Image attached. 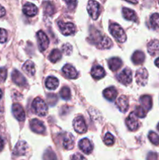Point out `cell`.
<instances>
[{
	"label": "cell",
	"mask_w": 159,
	"mask_h": 160,
	"mask_svg": "<svg viewBox=\"0 0 159 160\" xmlns=\"http://www.w3.org/2000/svg\"><path fill=\"white\" fill-rule=\"evenodd\" d=\"M109 31L111 34L115 38V40L119 43H123L126 40V34L124 30L121 28L118 24L116 23H112L109 26Z\"/></svg>",
	"instance_id": "cell-1"
},
{
	"label": "cell",
	"mask_w": 159,
	"mask_h": 160,
	"mask_svg": "<svg viewBox=\"0 0 159 160\" xmlns=\"http://www.w3.org/2000/svg\"><path fill=\"white\" fill-rule=\"evenodd\" d=\"M32 107L34 112L40 117H45L48 113V106L46 103L41 98H36L32 103Z\"/></svg>",
	"instance_id": "cell-2"
},
{
	"label": "cell",
	"mask_w": 159,
	"mask_h": 160,
	"mask_svg": "<svg viewBox=\"0 0 159 160\" xmlns=\"http://www.w3.org/2000/svg\"><path fill=\"white\" fill-rule=\"evenodd\" d=\"M87 12L93 20H97L100 15V5L96 1H89Z\"/></svg>",
	"instance_id": "cell-3"
},
{
	"label": "cell",
	"mask_w": 159,
	"mask_h": 160,
	"mask_svg": "<svg viewBox=\"0 0 159 160\" xmlns=\"http://www.w3.org/2000/svg\"><path fill=\"white\" fill-rule=\"evenodd\" d=\"M58 25H59L61 33L63 35H71V34H74L76 31V28H75L74 24L72 23H64L62 20H59L58 22Z\"/></svg>",
	"instance_id": "cell-4"
},
{
	"label": "cell",
	"mask_w": 159,
	"mask_h": 160,
	"mask_svg": "<svg viewBox=\"0 0 159 160\" xmlns=\"http://www.w3.org/2000/svg\"><path fill=\"white\" fill-rule=\"evenodd\" d=\"M136 81L137 84L140 86H144L147 83L148 73L145 68H140L136 73Z\"/></svg>",
	"instance_id": "cell-5"
},
{
	"label": "cell",
	"mask_w": 159,
	"mask_h": 160,
	"mask_svg": "<svg viewBox=\"0 0 159 160\" xmlns=\"http://www.w3.org/2000/svg\"><path fill=\"white\" fill-rule=\"evenodd\" d=\"M37 43H38L39 49L41 51H45L48 48V45H49V40L45 32L40 31L37 33Z\"/></svg>",
	"instance_id": "cell-6"
},
{
	"label": "cell",
	"mask_w": 159,
	"mask_h": 160,
	"mask_svg": "<svg viewBox=\"0 0 159 160\" xmlns=\"http://www.w3.org/2000/svg\"><path fill=\"white\" fill-rule=\"evenodd\" d=\"M126 125H127L128 128H129L130 131H135L140 128V123L139 122V120H137V117L135 115L133 112H131L129 114V116L128 117V118L126 119Z\"/></svg>",
	"instance_id": "cell-7"
},
{
	"label": "cell",
	"mask_w": 159,
	"mask_h": 160,
	"mask_svg": "<svg viewBox=\"0 0 159 160\" xmlns=\"http://www.w3.org/2000/svg\"><path fill=\"white\" fill-rule=\"evenodd\" d=\"M73 128L79 134H84L87 131V125L83 117H78L73 121Z\"/></svg>",
	"instance_id": "cell-8"
},
{
	"label": "cell",
	"mask_w": 159,
	"mask_h": 160,
	"mask_svg": "<svg viewBox=\"0 0 159 160\" xmlns=\"http://www.w3.org/2000/svg\"><path fill=\"white\" fill-rule=\"evenodd\" d=\"M132 71L128 68L124 69L118 76V81L124 85H128L129 84H130L132 81Z\"/></svg>",
	"instance_id": "cell-9"
},
{
	"label": "cell",
	"mask_w": 159,
	"mask_h": 160,
	"mask_svg": "<svg viewBox=\"0 0 159 160\" xmlns=\"http://www.w3.org/2000/svg\"><path fill=\"white\" fill-rule=\"evenodd\" d=\"M30 126L31 129L37 134H42L45 131V127L44 123L37 119L31 120V121L30 122Z\"/></svg>",
	"instance_id": "cell-10"
},
{
	"label": "cell",
	"mask_w": 159,
	"mask_h": 160,
	"mask_svg": "<svg viewBox=\"0 0 159 160\" xmlns=\"http://www.w3.org/2000/svg\"><path fill=\"white\" fill-rule=\"evenodd\" d=\"M12 113H13V116L15 117V118L17 119L19 121H23V120H24L25 119L24 110H23V107H22L20 104L16 103V104L12 105Z\"/></svg>",
	"instance_id": "cell-11"
},
{
	"label": "cell",
	"mask_w": 159,
	"mask_h": 160,
	"mask_svg": "<svg viewBox=\"0 0 159 160\" xmlns=\"http://www.w3.org/2000/svg\"><path fill=\"white\" fill-rule=\"evenodd\" d=\"M12 80L15 84H17L19 86H21V87H23L26 84V81L24 77L22 75V73L20 71L17 70H14L12 71Z\"/></svg>",
	"instance_id": "cell-12"
},
{
	"label": "cell",
	"mask_w": 159,
	"mask_h": 160,
	"mask_svg": "<svg viewBox=\"0 0 159 160\" xmlns=\"http://www.w3.org/2000/svg\"><path fill=\"white\" fill-rule=\"evenodd\" d=\"M62 72L70 79H76L78 77V72L70 64H66V65L64 66L63 68H62Z\"/></svg>",
	"instance_id": "cell-13"
},
{
	"label": "cell",
	"mask_w": 159,
	"mask_h": 160,
	"mask_svg": "<svg viewBox=\"0 0 159 160\" xmlns=\"http://www.w3.org/2000/svg\"><path fill=\"white\" fill-rule=\"evenodd\" d=\"M79 147L82 152H84L86 154H90L93 150V145L90 140L87 138H84L80 141Z\"/></svg>",
	"instance_id": "cell-14"
},
{
	"label": "cell",
	"mask_w": 159,
	"mask_h": 160,
	"mask_svg": "<svg viewBox=\"0 0 159 160\" xmlns=\"http://www.w3.org/2000/svg\"><path fill=\"white\" fill-rule=\"evenodd\" d=\"M26 150H27V145L23 141H20L16 145L13 150V154L16 156H23L26 154Z\"/></svg>",
	"instance_id": "cell-15"
},
{
	"label": "cell",
	"mask_w": 159,
	"mask_h": 160,
	"mask_svg": "<svg viewBox=\"0 0 159 160\" xmlns=\"http://www.w3.org/2000/svg\"><path fill=\"white\" fill-rule=\"evenodd\" d=\"M116 105L118 106V109L122 112H126L129 109V101H128L127 97L125 95H122L117 99Z\"/></svg>",
	"instance_id": "cell-16"
},
{
	"label": "cell",
	"mask_w": 159,
	"mask_h": 160,
	"mask_svg": "<svg viewBox=\"0 0 159 160\" xmlns=\"http://www.w3.org/2000/svg\"><path fill=\"white\" fill-rule=\"evenodd\" d=\"M23 11L25 15L28 16V17H34V16H35L37 14V8L33 3L27 2L23 6Z\"/></svg>",
	"instance_id": "cell-17"
},
{
	"label": "cell",
	"mask_w": 159,
	"mask_h": 160,
	"mask_svg": "<svg viewBox=\"0 0 159 160\" xmlns=\"http://www.w3.org/2000/svg\"><path fill=\"white\" fill-rule=\"evenodd\" d=\"M147 51L152 56L159 54V42L157 40H153L149 42L147 45Z\"/></svg>",
	"instance_id": "cell-18"
},
{
	"label": "cell",
	"mask_w": 159,
	"mask_h": 160,
	"mask_svg": "<svg viewBox=\"0 0 159 160\" xmlns=\"http://www.w3.org/2000/svg\"><path fill=\"white\" fill-rule=\"evenodd\" d=\"M103 95L104 97L108 101H114V100L116 99L117 98V91L115 88L110 87L108 88L104 89V91L103 92Z\"/></svg>",
	"instance_id": "cell-19"
},
{
	"label": "cell",
	"mask_w": 159,
	"mask_h": 160,
	"mask_svg": "<svg viewBox=\"0 0 159 160\" xmlns=\"http://www.w3.org/2000/svg\"><path fill=\"white\" fill-rule=\"evenodd\" d=\"M63 147L67 150H71L74 147V138L70 133H67L62 142Z\"/></svg>",
	"instance_id": "cell-20"
},
{
	"label": "cell",
	"mask_w": 159,
	"mask_h": 160,
	"mask_svg": "<svg viewBox=\"0 0 159 160\" xmlns=\"http://www.w3.org/2000/svg\"><path fill=\"white\" fill-rule=\"evenodd\" d=\"M91 74L94 79L99 80L104 78V74H105V71H104L103 67H101V66H95V67L92 68Z\"/></svg>",
	"instance_id": "cell-21"
},
{
	"label": "cell",
	"mask_w": 159,
	"mask_h": 160,
	"mask_svg": "<svg viewBox=\"0 0 159 160\" xmlns=\"http://www.w3.org/2000/svg\"><path fill=\"white\" fill-rule=\"evenodd\" d=\"M123 15L125 19L128 20H131V21L136 22L137 20V17L136 15L135 12L132 9H129V8H123Z\"/></svg>",
	"instance_id": "cell-22"
},
{
	"label": "cell",
	"mask_w": 159,
	"mask_h": 160,
	"mask_svg": "<svg viewBox=\"0 0 159 160\" xmlns=\"http://www.w3.org/2000/svg\"><path fill=\"white\" fill-rule=\"evenodd\" d=\"M122 65H123V62L119 58L114 57L108 61V67L112 71L118 70L122 67Z\"/></svg>",
	"instance_id": "cell-23"
},
{
	"label": "cell",
	"mask_w": 159,
	"mask_h": 160,
	"mask_svg": "<svg viewBox=\"0 0 159 160\" xmlns=\"http://www.w3.org/2000/svg\"><path fill=\"white\" fill-rule=\"evenodd\" d=\"M59 84V80L52 76L48 77L46 79V81H45V85H46L47 88L50 89V90H54V89L57 88Z\"/></svg>",
	"instance_id": "cell-24"
},
{
	"label": "cell",
	"mask_w": 159,
	"mask_h": 160,
	"mask_svg": "<svg viewBox=\"0 0 159 160\" xmlns=\"http://www.w3.org/2000/svg\"><path fill=\"white\" fill-rule=\"evenodd\" d=\"M140 103L145 110H150L152 107V98L150 95H143L140 98Z\"/></svg>",
	"instance_id": "cell-25"
},
{
	"label": "cell",
	"mask_w": 159,
	"mask_h": 160,
	"mask_svg": "<svg viewBox=\"0 0 159 160\" xmlns=\"http://www.w3.org/2000/svg\"><path fill=\"white\" fill-rule=\"evenodd\" d=\"M145 59L144 53L141 51H136L132 56V61L136 65L143 63Z\"/></svg>",
	"instance_id": "cell-26"
},
{
	"label": "cell",
	"mask_w": 159,
	"mask_h": 160,
	"mask_svg": "<svg viewBox=\"0 0 159 160\" xmlns=\"http://www.w3.org/2000/svg\"><path fill=\"white\" fill-rule=\"evenodd\" d=\"M23 68L25 73L27 75H29V76H33L35 73V67H34V62H31V61H26L24 63V65H23Z\"/></svg>",
	"instance_id": "cell-27"
},
{
	"label": "cell",
	"mask_w": 159,
	"mask_h": 160,
	"mask_svg": "<svg viewBox=\"0 0 159 160\" xmlns=\"http://www.w3.org/2000/svg\"><path fill=\"white\" fill-rule=\"evenodd\" d=\"M98 48H102V49H107V48H109L111 46H112V41L110 40L109 38H108L107 36H104V37L101 38V40L98 42Z\"/></svg>",
	"instance_id": "cell-28"
},
{
	"label": "cell",
	"mask_w": 159,
	"mask_h": 160,
	"mask_svg": "<svg viewBox=\"0 0 159 160\" xmlns=\"http://www.w3.org/2000/svg\"><path fill=\"white\" fill-rule=\"evenodd\" d=\"M62 57V53L60 50L53 49L49 55V60L52 62H56Z\"/></svg>",
	"instance_id": "cell-29"
},
{
	"label": "cell",
	"mask_w": 159,
	"mask_h": 160,
	"mask_svg": "<svg viewBox=\"0 0 159 160\" xmlns=\"http://www.w3.org/2000/svg\"><path fill=\"white\" fill-rule=\"evenodd\" d=\"M60 96L62 99L64 100H69L71 97V92L69 88L64 87L61 89L60 91Z\"/></svg>",
	"instance_id": "cell-30"
},
{
	"label": "cell",
	"mask_w": 159,
	"mask_h": 160,
	"mask_svg": "<svg viewBox=\"0 0 159 160\" xmlns=\"http://www.w3.org/2000/svg\"><path fill=\"white\" fill-rule=\"evenodd\" d=\"M148 138L154 145H159V136L155 132H153V131L150 132L148 134Z\"/></svg>",
	"instance_id": "cell-31"
},
{
	"label": "cell",
	"mask_w": 159,
	"mask_h": 160,
	"mask_svg": "<svg viewBox=\"0 0 159 160\" xmlns=\"http://www.w3.org/2000/svg\"><path fill=\"white\" fill-rule=\"evenodd\" d=\"M151 23L154 28H159V14L154 13L151 17Z\"/></svg>",
	"instance_id": "cell-32"
},
{
	"label": "cell",
	"mask_w": 159,
	"mask_h": 160,
	"mask_svg": "<svg viewBox=\"0 0 159 160\" xmlns=\"http://www.w3.org/2000/svg\"><path fill=\"white\" fill-rule=\"evenodd\" d=\"M135 113V115L137 116V117H140V118H144L146 117V110L143 109L142 106H137L136 107L135 112H133Z\"/></svg>",
	"instance_id": "cell-33"
},
{
	"label": "cell",
	"mask_w": 159,
	"mask_h": 160,
	"mask_svg": "<svg viewBox=\"0 0 159 160\" xmlns=\"http://www.w3.org/2000/svg\"><path fill=\"white\" fill-rule=\"evenodd\" d=\"M104 142L105 143V145H112L115 142V138H114L113 135L111 134L110 133H107L104 136Z\"/></svg>",
	"instance_id": "cell-34"
},
{
	"label": "cell",
	"mask_w": 159,
	"mask_h": 160,
	"mask_svg": "<svg viewBox=\"0 0 159 160\" xmlns=\"http://www.w3.org/2000/svg\"><path fill=\"white\" fill-rule=\"evenodd\" d=\"M56 157L55 153L51 149L47 150L44 154V160H55Z\"/></svg>",
	"instance_id": "cell-35"
},
{
	"label": "cell",
	"mask_w": 159,
	"mask_h": 160,
	"mask_svg": "<svg viewBox=\"0 0 159 160\" xmlns=\"http://www.w3.org/2000/svg\"><path fill=\"white\" fill-rule=\"evenodd\" d=\"M7 40V32L5 29L0 28V43H5Z\"/></svg>",
	"instance_id": "cell-36"
},
{
	"label": "cell",
	"mask_w": 159,
	"mask_h": 160,
	"mask_svg": "<svg viewBox=\"0 0 159 160\" xmlns=\"http://www.w3.org/2000/svg\"><path fill=\"white\" fill-rule=\"evenodd\" d=\"M72 49H73V48H72V46L69 43L65 44V45H62V50L65 55H68V56H70V55L72 53Z\"/></svg>",
	"instance_id": "cell-37"
},
{
	"label": "cell",
	"mask_w": 159,
	"mask_h": 160,
	"mask_svg": "<svg viewBox=\"0 0 159 160\" xmlns=\"http://www.w3.org/2000/svg\"><path fill=\"white\" fill-rule=\"evenodd\" d=\"M45 11L48 15H51L54 12V7L50 2H47V6H45Z\"/></svg>",
	"instance_id": "cell-38"
},
{
	"label": "cell",
	"mask_w": 159,
	"mask_h": 160,
	"mask_svg": "<svg viewBox=\"0 0 159 160\" xmlns=\"http://www.w3.org/2000/svg\"><path fill=\"white\" fill-rule=\"evenodd\" d=\"M7 75V70L5 67H1L0 68V81H4L6 78Z\"/></svg>",
	"instance_id": "cell-39"
},
{
	"label": "cell",
	"mask_w": 159,
	"mask_h": 160,
	"mask_svg": "<svg viewBox=\"0 0 159 160\" xmlns=\"http://www.w3.org/2000/svg\"><path fill=\"white\" fill-rule=\"evenodd\" d=\"M147 160H157V155L154 152H151L148 154Z\"/></svg>",
	"instance_id": "cell-40"
},
{
	"label": "cell",
	"mask_w": 159,
	"mask_h": 160,
	"mask_svg": "<svg viewBox=\"0 0 159 160\" xmlns=\"http://www.w3.org/2000/svg\"><path fill=\"white\" fill-rule=\"evenodd\" d=\"M72 160H86V159L81 154H75L72 158Z\"/></svg>",
	"instance_id": "cell-41"
},
{
	"label": "cell",
	"mask_w": 159,
	"mask_h": 160,
	"mask_svg": "<svg viewBox=\"0 0 159 160\" xmlns=\"http://www.w3.org/2000/svg\"><path fill=\"white\" fill-rule=\"evenodd\" d=\"M5 14H6V9H4L3 6H2L1 5H0V17H3Z\"/></svg>",
	"instance_id": "cell-42"
},
{
	"label": "cell",
	"mask_w": 159,
	"mask_h": 160,
	"mask_svg": "<svg viewBox=\"0 0 159 160\" xmlns=\"http://www.w3.org/2000/svg\"><path fill=\"white\" fill-rule=\"evenodd\" d=\"M3 148H4V141L0 137V152L3 149Z\"/></svg>",
	"instance_id": "cell-43"
},
{
	"label": "cell",
	"mask_w": 159,
	"mask_h": 160,
	"mask_svg": "<svg viewBox=\"0 0 159 160\" xmlns=\"http://www.w3.org/2000/svg\"><path fill=\"white\" fill-rule=\"evenodd\" d=\"M155 65L159 68V58H157V59L155 60Z\"/></svg>",
	"instance_id": "cell-44"
},
{
	"label": "cell",
	"mask_w": 159,
	"mask_h": 160,
	"mask_svg": "<svg viewBox=\"0 0 159 160\" xmlns=\"http://www.w3.org/2000/svg\"><path fill=\"white\" fill-rule=\"evenodd\" d=\"M2 91H1V89H0V99H1V98H2Z\"/></svg>",
	"instance_id": "cell-45"
},
{
	"label": "cell",
	"mask_w": 159,
	"mask_h": 160,
	"mask_svg": "<svg viewBox=\"0 0 159 160\" xmlns=\"http://www.w3.org/2000/svg\"><path fill=\"white\" fill-rule=\"evenodd\" d=\"M157 130L159 131V123H158V125H157Z\"/></svg>",
	"instance_id": "cell-46"
}]
</instances>
